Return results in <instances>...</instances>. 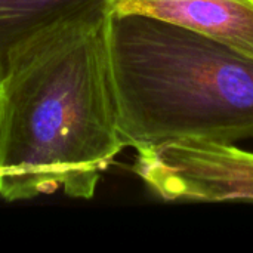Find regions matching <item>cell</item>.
Returning a JSON list of instances; mask_svg holds the SVG:
<instances>
[{
    "label": "cell",
    "instance_id": "3957f363",
    "mask_svg": "<svg viewBox=\"0 0 253 253\" xmlns=\"http://www.w3.org/2000/svg\"><path fill=\"white\" fill-rule=\"evenodd\" d=\"M132 168L166 202H253V153L230 142L181 139L135 148Z\"/></svg>",
    "mask_w": 253,
    "mask_h": 253
},
{
    "label": "cell",
    "instance_id": "6da1fadb",
    "mask_svg": "<svg viewBox=\"0 0 253 253\" xmlns=\"http://www.w3.org/2000/svg\"><path fill=\"white\" fill-rule=\"evenodd\" d=\"M105 4L61 21L12 56L0 79V197L62 190L92 199L126 148L119 132Z\"/></svg>",
    "mask_w": 253,
    "mask_h": 253
},
{
    "label": "cell",
    "instance_id": "7a4b0ae2",
    "mask_svg": "<svg viewBox=\"0 0 253 253\" xmlns=\"http://www.w3.org/2000/svg\"><path fill=\"white\" fill-rule=\"evenodd\" d=\"M105 43L126 147L253 139V59L185 27L107 9Z\"/></svg>",
    "mask_w": 253,
    "mask_h": 253
},
{
    "label": "cell",
    "instance_id": "5b68a950",
    "mask_svg": "<svg viewBox=\"0 0 253 253\" xmlns=\"http://www.w3.org/2000/svg\"><path fill=\"white\" fill-rule=\"evenodd\" d=\"M107 0H0V79L15 52L46 28Z\"/></svg>",
    "mask_w": 253,
    "mask_h": 253
},
{
    "label": "cell",
    "instance_id": "277c9868",
    "mask_svg": "<svg viewBox=\"0 0 253 253\" xmlns=\"http://www.w3.org/2000/svg\"><path fill=\"white\" fill-rule=\"evenodd\" d=\"M107 9L185 27L253 59V0H107Z\"/></svg>",
    "mask_w": 253,
    "mask_h": 253
}]
</instances>
